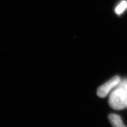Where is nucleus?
Segmentation results:
<instances>
[{"label": "nucleus", "instance_id": "1", "mask_svg": "<svg viewBox=\"0 0 127 127\" xmlns=\"http://www.w3.org/2000/svg\"><path fill=\"white\" fill-rule=\"evenodd\" d=\"M109 98V105L115 110H122L127 107V94L125 89L115 88Z\"/></svg>", "mask_w": 127, "mask_h": 127}, {"label": "nucleus", "instance_id": "2", "mask_svg": "<svg viewBox=\"0 0 127 127\" xmlns=\"http://www.w3.org/2000/svg\"><path fill=\"white\" fill-rule=\"evenodd\" d=\"M121 79L119 76L117 75L111 78L108 81L103 84L98 88L97 95L100 98H104L108 95L112 89L115 88L120 81Z\"/></svg>", "mask_w": 127, "mask_h": 127}, {"label": "nucleus", "instance_id": "3", "mask_svg": "<svg viewBox=\"0 0 127 127\" xmlns=\"http://www.w3.org/2000/svg\"><path fill=\"white\" fill-rule=\"evenodd\" d=\"M110 123L113 127H127L124 124L120 116L114 114H111L108 117Z\"/></svg>", "mask_w": 127, "mask_h": 127}, {"label": "nucleus", "instance_id": "4", "mask_svg": "<svg viewBox=\"0 0 127 127\" xmlns=\"http://www.w3.org/2000/svg\"><path fill=\"white\" fill-rule=\"evenodd\" d=\"M127 8V1H123L116 7L115 12L117 14H121Z\"/></svg>", "mask_w": 127, "mask_h": 127}, {"label": "nucleus", "instance_id": "5", "mask_svg": "<svg viewBox=\"0 0 127 127\" xmlns=\"http://www.w3.org/2000/svg\"><path fill=\"white\" fill-rule=\"evenodd\" d=\"M125 91H126V93H127V84L126 87H125Z\"/></svg>", "mask_w": 127, "mask_h": 127}]
</instances>
